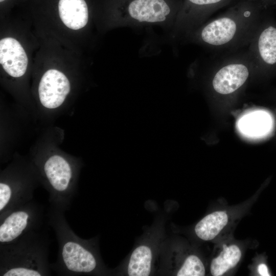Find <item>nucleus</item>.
I'll return each mask as SVG.
<instances>
[{"label": "nucleus", "instance_id": "nucleus-1", "mask_svg": "<svg viewBox=\"0 0 276 276\" xmlns=\"http://www.w3.org/2000/svg\"><path fill=\"white\" fill-rule=\"evenodd\" d=\"M263 10L259 2L239 0L223 14L198 28L194 38L214 49L248 45L263 18Z\"/></svg>", "mask_w": 276, "mask_h": 276}, {"label": "nucleus", "instance_id": "nucleus-2", "mask_svg": "<svg viewBox=\"0 0 276 276\" xmlns=\"http://www.w3.org/2000/svg\"><path fill=\"white\" fill-rule=\"evenodd\" d=\"M47 216L58 243L55 262L51 269L59 275L78 276L97 272L99 265L93 241L81 239L68 224L64 212L50 205Z\"/></svg>", "mask_w": 276, "mask_h": 276}, {"label": "nucleus", "instance_id": "nucleus-3", "mask_svg": "<svg viewBox=\"0 0 276 276\" xmlns=\"http://www.w3.org/2000/svg\"><path fill=\"white\" fill-rule=\"evenodd\" d=\"M50 242L45 232L29 233L15 242L0 244V276H48Z\"/></svg>", "mask_w": 276, "mask_h": 276}, {"label": "nucleus", "instance_id": "nucleus-4", "mask_svg": "<svg viewBox=\"0 0 276 276\" xmlns=\"http://www.w3.org/2000/svg\"><path fill=\"white\" fill-rule=\"evenodd\" d=\"M44 217L42 205L33 199L0 216V244L15 242L29 233L40 230Z\"/></svg>", "mask_w": 276, "mask_h": 276}, {"label": "nucleus", "instance_id": "nucleus-5", "mask_svg": "<svg viewBox=\"0 0 276 276\" xmlns=\"http://www.w3.org/2000/svg\"><path fill=\"white\" fill-rule=\"evenodd\" d=\"M248 45L252 71L265 75L276 72V21L263 18Z\"/></svg>", "mask_w": 276, "mask_h": 276}, {"label": "nucleus", "instance_id": "nucleus-6", "mask_svg": "<svg viewBox=\"0 0 276 276\" xmlns=\"http://www.w3.org/2000/svg\"><path fill=\"white\" fill-rule=\"evenodd\" d=\"M117 9L127 19L141 22H164L177 17L181 0H118Z\"/></svg>", "mask_w": 276, "mask_h": 276}, {"label": "nucleus", "instance_id": "nucleus-7", "mask_svg": "<svg viewBox=\"0 0 276 276\" xmlns=\"http://www.w3.org/2000/svg\"><path fill=\"white\" fill-rule=\"evenodd\" d=\"M217 64L211 85L215 93L222 96L231 95L239 90L252 71L247 52L231 56Z\"/></svg>", "mask_w": 276, "mask_h": 276}, {"label": "nucleus", "instance_id": "nucleus-8", "mask_svg": "<svg viewBox=\"0 0 276 276\" xmlns=\"http://www.w3.org/2000/svg\"><path fill=\"white\" fill-rule=\"evenodd\" d=\"M234 0H183L176 17L181 28L191 30L202 24L218 9Z\"/></svg>", "mask_w": 276, "mask_h": 276}, {"label": "nucleus", "instance_id": "nucleus-9", "mask_svg": "<svg viewBox=\"0 0 276 276\" xmlns=\"http://www.w3.org/2000/svg\"><path fill=\"white\" fill-rule=\"evenodd\" d=\"M70 89V81L64 74L55 69L49 70L39 84L40 102L46 108H57L63 103Z\"/></svg>", "mask_w": 276, "mask_h": 276}, {"label": "nucleus", "instance_id": "nucleus-10", "mask_svg": "<svg viewBox=\"0 0 276 276\" xmlns=\"http://www.w3.org/2000/svg\"><path fill=\"white\" fill-rule=\"evenodd\" d=\"M0 63L12 77H19L25 74L28 57L20 43L15 38L6 37L1 39Z\"/></svg>", "mask_w": 276, "mask_h": 276}, {"label": "nucleus", "instance_id": "nucleus-11", "mask_svg": "<svg viewBox=\"0 0 276 276\" xmlns=\"http://www.w3.org/2000/svg\"><path fill=\"white\" fill-rule=\"evenodd\" d=\"M58 8L61 20L68 28L77 30L87 24L88 9L85 0H59Z\"/></svg>", "mask_w": 276, "mask_h": 276}, {"label": "nucleus", "instance_id": "nucleus-12", "mask_svg": "<svg viewBox=\"0 0 276 276\" xmlns=\"http://www.w3.org/2000/svg\"><path fill=\"white\" fill-rule=\"evenodd\" d=\"M229 218V214L225 211H217L210 213L196 224L195 233L202 240L212 241L226 227Z\"/></svg>", "mask_w": 276, "mask_h": 276}, {"label": "nucleus", "instance_id": "nucleus-13", "mask_svg": "<svg viewBox=\"0 0 276 276\" xmlns=\"http://www.w3.org/2000/svg\"><path fill=\"white\" fill-rule=\"evenodd\" d=\"M241 257L242 251L238 245H224L220 254L211 262V274L214 276L224 275L237 266Z\"/></svg>", "mask_w": 276, "mask_h": 276}, {"label": "nucleus", "instance_id": "nucleus-14", "mask_svg": "<svg viewBox=\"0 0 276 276\" xmlns=\"http://www.w3.org/2000/svg\"><path fill=\"white\" fill-rule=\"evenodd\" d=\"M152 254L149 247L141 245L132 252L127 272L130 276H148L151 272Z\"/></svg>", "mask_w": 276, "mask_h": 276}, {"label": "nucleus", "instance_id": "nucleus-15", "mask_svg": "<svg viewBox=\"0 0 276 276\" xmlns=\"http://www.w3.org/2000/svg\"><path fill=\"white\" fill-rule=\"evenodd\" d=\"M270 117L264 112H256L244 117L239 123L241 131L250 135H260L268 130Z\"/></svg>", "mask_w": 276, "mask_h": 276}, {"label": "nucleus", "instance_id": "nucleus-16", "mask_svg": "<svg viewBox=\"0 0 276 276\" xmlns=\"http://www.w3.org/2000/svg\"><path fill=\"white\" fill-rule=\"evenodd\" d=\"M205 273L204 266L196 255L189 256L176 273L178 276H203Z\"/></svg>", "mask_w": 276, "mask_h": 276}, {"label": "nucleus", "instance_id": "nucleus-17", "mask_svg": "<svg viewBox=\"0 0 276 276\" xmlns=\"http://www.w3.org/2000/svg\"><path fill=\"white\" fill-rule=\"evenodd\" d=\"M258 273L262 276H269L270 274L267 265L264 263L260 264L257 268Z\"/></svg>", "mask_w": 276, "mask_h": 276}, {"label": "nucleus", "instance_id": "nucleus-18", "mask_svg": "<svg viewBox=\"0 0 276 276\" xmlns=\"http://www.w3.org/2000/svg\"><path fill=\"white\" fill-rule=\"evenodd\" d=\"M6 0H0V2L1 3H2V2H4V1H5Z\"/></svg>", "mask_w": 276, "mask_h": 276}]
</instances>
